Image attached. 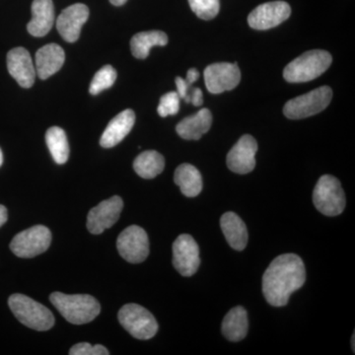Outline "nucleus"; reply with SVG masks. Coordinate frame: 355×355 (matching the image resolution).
Instances as JSON below:
<instances>
[{
  "instance_id": "obj_35",
  "label": "nucleus",
  "mask_w": 355,
  "mask_h": 355,
  "mask_svg": "<svg viewBox=\"0 0 355 355\" xmlns=\"http://www.w3.org/2000/svg\"><path fill=\"white\" fill-rule=\"evenodd\" d=\"M128 0H110L112 4L114 6H121L127 2Z\"/></svg>"
},
{
  "instance_id": "obj_7",
  "label": "nucleus",
  "mask_w": 355,
  "mask_h": 355,
  "mask_svg": "<svg viewBox=\"0 0 355 355\" xmlns=\"http://www.w3.org/2000/svg\"><path fill=\"white\" fill-rule=\"evenodd\" d=\"M119 322L137 340H150L157 334L158 324L155 318L142 306L127 304L119 312Z\"/></svg>"
},
{
  "instance_id": "obj_11",
  "label": "nucleus",
  "mask_w": 355,
  "mask_h": 355,
  "mask_svg": "<svg viewBox=\"0 0 355 355\" xmlns=\"http://www.w3.org/2000/svg\"><path fill=\"white\" fill-rule=\"evenodd\" d=\"M173 265L183 277H191L198 272L200 248L191 235H180L173 244Z\"/></svg>"
},
{
  "instance_id": "obj_17",
  "label": "nucleus",
  "mask_w": 355,
  "mask_h": 355,
  "mask_svg": "<svg viewBox=\"0 0 355 355\" xmlns=\"http://www.w3.org/2000/svg\"><path fill=\"white\" fill-rule=\"evenodd\" d=\"M135 123V114L132 110H125L116 114L103 132L100 146L104 148H112L118 146L132 130Z\"/></svg>"
},
{
  "instance_id": "obj_26",
  "label": "nucleus",
  "mask_w": 355,
  "mask_h": 355,
  "mask_svg": "<svg viewBox=\"0 0 355 355\" xmlns=\"http://www.w3.org/2000/svg\"><path fill=\"white\" fill-rule=\"evenodd\" d=\"M46 142L55 163L64 164L67 162L69 157V146L67 135L62 128H49L46 133Z\"/></svg>"
},
{
  "instance_id": "obj_23",
  "label": "nucleus",
  "mask_w": 355,
  "mask_h": 355,
  "mask_svg": "<svg viewBox=\"0 0 355 355\" xmlns=\"http://www.w3.org/2000/svg\"><path fill=\"white\" fill-rule=\"evenodd\" d=\"M174 181L182 193L188 198L197 197L202 190V175L195 166L187 163L177 168Z\"/></svg>"
},
{
  "instance_id": "obj_32",
  "label": "nucleus",
  "mask_w": 355,
  "mask_h": 355,
  "mask_svg": "<svg viewBox=\"0 0 355 355\" xmlns=\"http://www.w3.org/2000/svg\"><path fill=\"white\" fill-rule=\"evenodd\" d=\"M187 103H193V106L200 107L203 104V94L202 89L193 88L190 90L188 97L184 100Z\"/></svg>"
},
{
  "instance_id": "obj_27",
  "label": "nucleus",
  "mask_w": 355,
  "mask_h": 355,
  "mask_svg": "<svg viewBox=\"0 0 355 355\" xmlns=\"http://www.w3.org/2000/svg\"><path fill=\"white\" fill-rule=\"evenodd\" d=\"M116 79V71L112 65H105L99 71L96 72L95 76L91 81L89 92L91 95H98L103 91L114 85Z\"/></svg>"
},
{
  "instance_id": "obj_6",
  "label": "nucleus",
  "mask_w": 355,
  "mask_h": 355,
  "mask_svg": "<svg viewBox=\"0 0 355 355\" xmlns=\"http://www.w3.org/2000/svg\"><path fill=\"white\" fill-rule=\"evenodd\" d=\"M333 91L323 86L311 91L307 94L289 100L284 108V116L291 120H300L321 113L330 105Z\"/></svg>"
},
{
  "instance_id": "obj_13",
  "label": "nucleus",
  "mask_w": 355,
  "mask_h": 355,
  "mask_svg": "<svg viewBox=\"0 0 355 355\" xmlns=\"http://www.w3.org/2000/svg\"><path fill=\"white\" fill-rule=\"evenodd\" d=\"M123 202L121 197L114 196L109 200H103L97 207L89 211L87 228L92 234H101L111 228L120 218Z\"/></svg>"
},
{
  "instance_id": "obj_22",
  "label": "nucleus",
  "mask_w": 355,
  "mask_h": 355,
  "mask_svg": "<svg viewBox=\"0 0 355 355\" xmlns=\"http://www.w3.org/2000/svg\"><path fill=\"white\" fill-rule=\"evenodd\" d=\"M249 328L247 311L241 306L233 308L224 317L222 333L230 342H240L246 338Z\"/></svg>"
},
{
  "instance_id": "obj_16",
  "label": "nucleus",
  "mask_w": 355,
  "mask_h": 355,
  "mask_svg": "<svg viewBox=\"0 0 355 355\" xmlns=\"http://www.w3.org/2000/svg\"><path fill=\"white\" fill-rule=\"evenodd\" d=\"M7 69L10 76L21 87L30 88L36 79V69L29 51L24 48H15L7 55Z\"/></svg>"
},
{
  "instance_id": "obj_3",
  "label": "nucleus",
  "mask_w": 355,
  "mask_h": 355,
  "mask_svg": "<svg viewBox=\"0 0 355 355\" xmlns=\"http://www.w3.org/2000/svg\"><path fill=\"white\" fill-rule=\"evenodd\" d=\"M331 62L333 58L328 51H306L286 65L284 71V79L291 83H303L314 80L329 69Z\"/></svg>"
},
{
  "instance_id": "obj_34",
  "label": "nucleus",
  "mask_w": 355,
  "mask_h": 355,
  "mask_svg": "<svg viewBox=\"0 0 355 355\" xmlns=\"http://www.w3.org/2000/svg\"><path fill=\"white\" fill-rule=\"evenodd\" d=\"M7 219H8V214H7L6 207L0 205V227L6 223Z\"/></svg>"
},
{
  "instance_id": "obj_18",
  "label": "nucleus",
  "mask_w": 355,
  "mask_h": 355,
  "mask_svg": "<svg viewBox=\"0 0 355 355\" xmlns=\"http://www.w3.org/2000/svg\"><path fill=\"white\" fill-rule=\"evenodd\" d=\"M35 60L37 74L40 78L46 80L62 69L65 60L64 51L60 44H46L37 51Z\"/></svg>"
},
{
  "instance_id": "obj_25",
  "label": "nucleus",
  "mask_w": 355,
  "mask_h": 355,
  "mask_svg": "<svg viewBox=\"0 0 355 355\" xmlns=\"http://www.w3.org/2000/svg\"><path fill=\"white\" fill-rule=\"evenodd\" d=\"M165 167L164 157L157 151L147 150L140 153L135 162L133 169L144 179H153L163 172Z\"/></svg>"
},
{
  "instance_id": "obj_15",
  "label": "nucleus",
  "mask_w": 355,
  "mask_h": 355,
  "mask_svg": "<svg viewBox=\"0 0 355 355\" xmlns=\"http://www.w3.org/2000/svg\"><path fill=\"white\" fill-rule=\"evenodd\" d=\"M89 18V8L85 4L76 3L62 10L57 20L58 31L69 43H76L81 29Z\"/></svg>"
},
{
  "instance_id": "obj_37",
  "label": "nucleus",
  "mask_w": 355,
  "mask_h": 355,
  "mask_svg": "<svg viewBox=\"0 0 355 355\" xmlns=\"http://www.w3.org/2000/svg\"><path fill=\"white\" fill-rule=\"evenodd\" d=\"M354 338H355V335L354 334V336H352V349H355V347H354Z\"/></svg>"
},
{
  "instance_id": "obj_24",
  "label": "nucleus",
  "mask_w": 355,
  "mask_h": 355,
  "mask_svg": "<svg viewBox=\"0 0 355 355\" xmlns=\"http://www.w3.org/2000/svg\"><path fill=\"white\" fill-rule=\"evenodd\" d=\"M168 37L162 31L140 32L135 34L130 41V49L133 57L144 60L149 55L151 48L155 46H166Z\"/></svg>"
},
{
  "instance_id": "obj_20",
  "label": "nucleus",
  "mask_w": 355,
  "mask_h": 355,
  "mask_svg": "<svg viewBox=\"0 0 355 355\" xmlns=\"http://www.w3.org/2000/svg\"><path fill=\"white\" fill-rule=\"evenodd\" d=\"M212 114L209 109L198 111L193 116H188L180 121L176 127L178 135L187 140H198L202 139L211 128Z\"/></svg>"
},
{
  "instance_id": "obj_9",
  "label": "nucleus",
  "mask_w": 355,
  "mask_h": 355,
  "mask_svg": "<svg viewBox=\"0 0 355 355\" xmlns=\"http://www.w3.org/2000/svg\"><path fill=\"white\" fill-rule=\"evenodd\" d=\"M116 248L121 257L128 263H142L149 254L148 236L139 226H130L119 236Z\"/></svg>"
},
{
  "instance_id": "obj_8",
  "label": "nucleus",
  "mask_w": 355,
  "mask_h": 355,
  "mask_svg": "<svg viewBox=\"0 0 355 355\" xmlns=\"http://www.w3.org/2000/svg\"><path fill=\"white\" fill-rule=\"evenodd\" d=\"M51 242L50 229L36 225L18 233L10 243V249L19 258H34L46 252Z\"/></svg>"
},
{
  "instance_id": "obj_14",
  "label": "nucleus",
  "mask_w": 355,
  "mask_h": 355,
  "mask_svg": "<svg viewBox=\"0 0 355 355\" xmlns=\"http://www.w3.org/2000/svg\"><path fill=\"white\" fill-rule=\"evenodd\" d=\"M258 144L252 135H243L237 144L229 151L227 166L236 174H248L256 166V154Z\"/></svg>"
},
{
  "instance_id": "obj_1",
  "label": "nucleus",
  "mask_w": 355,
  "mask_h": 355,
  "mask_svg": "<svg viewBox=\"0 0 355 355\" xmlns=\"http://www.w3.org/2000/svg\"><path fill=\"white\" fill-rule=\"evenodd\" d=\"M305 280V266L300 257L295 254H280L263 273L266 300L275 307L286 306L291 294L304 286Z\"/></svg>"
},
{
  "instance_id": "obj_36",
  "label": "nucleus",
  "mask_w": 355,
  "mask_h": 355,
  "mask_svg": "<svg viewBox=\"0 0 355 355\" xmlns=\"http://www.w3.org/2000/svg\"><path fill=\"white\" fill-rule=\"evenodd\" d=\"M2 163H3V154H2L1 149H0V167H1Z\"/></svg>"
},
{
  "instance_id": "obj_2",
  "label": "nucleus",
  "mask_w": 355,
  "mask_h": 355,
  "mask_svg": "<svg viewBox=\"0 0 355 355\" xmlns=\"http://www.w3.org/2000/svg\"><path fill=\"white\" fill-rule=\"evenodd\" d=\"M50 300L62 316L74 324L90 323L101 311L99 302L87 294L69 295L62 292H53Z\"/></svg>"
},
{
  "instance_id": "obj_5",
  "label": "nucleus",
  "mask_w": 355,
  "mask_h": 355,
  "mask_svg": "<svg viewBox=\"0 0 355 355\" xmlns=\"http://www.w3.org/2000/svg\"><path fill=\"white\" fill-rule=\"evenodd\" d=\"M313 202L324 216H340L345 209V191L340 181L331 175L320 178L313 191Z\"/></svg>"
},
{
  "instance_id": "obj_33",
  "label": "nucleus",
  "mask_w": 355,
  "mask_h": 355,
  "mask_svg": "<svg viewBox=\"0 0 355 355\" xmlns=\"http://www.w3.org/2000/svg\"><path fill=\"white\" fill-rule=\"evenodd\" d=\"M198 77H200V72L198 71L196 69H189L188 73H187V83L189 84H193L196 81L198 80Z\"/></svg>"
},
{
  "instance_id": "obj_10",
  "label": "nucleus",
  "mask_w": 355,
  "mask_h": 355,
  "mask_svg": "<svg viewBox=\"0 0 355 355\" xmlns=\"http://www.w3.org/2000/svg\"><path fill=\"white\" fill-rule=\"evenodd\" d=\"M205 83L212 94H220L237 87L241 81V71L237 64L218 62L210 64L205 70Z\"/></svg>"
},
{
  "instance_id": "obj_21",
  "label": "nucleus",
  "mask_w": 355,
  "mask_h": 355,
  "mask_svg": "<svg viewBox=\"0 0 355 355\" xmlns=\"http://www.w3.org/2000/svg\"><path fill=\"white\" fill-rule=\"evenodd\" d=\"M222 232L231 247L243 251L247 246L248 230L246 224L234 212H226L220 219Z\"/></svg>"
},
{
  "instance_id": "obj_4",
  "label": "nucleus",
  "mask_w": 355,
  "mask_h": 355,
  "mask_svg": "<svg viewBox=\"0 0 355 355\" xmlns=\"http://www.w3.org/2000/svg\"><path fill=\"white\" fill-rule=\"evenodd\" d=\"M8 305L18 321L33 330L48 331L55 324V317L48 308L23 294L11 295Z\"/></svg>"
},
{
  "instance_id": "obj_30",
  "label": "nucleus",
  "mask_w": 355,
  "mask_h": 355,
  "mask_svg": "<svg viewBox=\"0 0 355 355\" xmlns=\"http://www.w3.org/2000/svg\"><path fill=\"white\" fill-rule=\"evenodd\" d=\"M70 355H108L106 347L101 345H91L88 343H80L73 345L69 350Z\"/></svg>"
},
{
  "instance_id": "obj_12",
  "label": "nucleus",
  "mask_w": 355,
  "mask_h": 355,
  "mask_svg": "<svg viewBox=\"0 0 355 355\" xmlns=\"http://www.w3.org/2000/svg\"><path fill=\"white\" fill-rule=\"evenodd\" d=\"M291 6L284 1H272L261 4L248 16L250 27L254 30H268L288 19Z\"/></svg>"
},
{
  "instance_id": "obj_19",
  "label": "nucleus",
  "mask_w": 355,
  "mask_h": 355,
  "mask_svg": "<svg viewBox=\"0 0 355 355\" xmlns=\"http://www.w3.org/2000/svg\"><path fill=\"white\" fill-rule=\"evenodd\" d=\"M55 22L53 0H34L32 19L28 23V32L34 37H44L51 31Z\"/></svg>"
},
{
  "instance_id": "obj_29",
  "label": "nucleus",
  "mask_w": 355,
  "mask_h": 355,
  "mask_svg": "<svg viewBox=\"0 0 355 355\" xmlns=\"http://www.w3.org/2000/svg\"><path fill=\"white\" fill-rule=\"evenodd\" d=\"M180 110V97L177 92H169L161 97L157 112L159 116L166 118L174 116Z\"/></svg>"
},
{
  "instance_id": "obj_31",
  "label": "nucleus",
  "mask_w": 355,
  "mask_h": 355,
  "mask_svg": "<svg viewBox=\"0 0 355 355\" xmlns=\"http://www.w3.org/2000/svg\"><path fill=\"white\" fill-rule=\"evenodd\" d=\"M175 83H176L177 86L176 92L179 95L180 99L186 100L191 90V84L187 83L186 79L182 78V77H177Z\"/></svg>"
},
{
  "instance_id": "obj_28",
  "label": "nucleus",
  "mask_w": 355,
  "mask_h": 355,
  "mask_svg": "<svg viewBox=\"0 0 355 355\" xmlns=\"http://www.w3.org/2000/svg\"><path fill=\"white\" fill-rule=\"evenodd\" d=\"M191 11L202 20L216 18L220 9L219 0H189Z\"/></svg>"
}]
</instances>
